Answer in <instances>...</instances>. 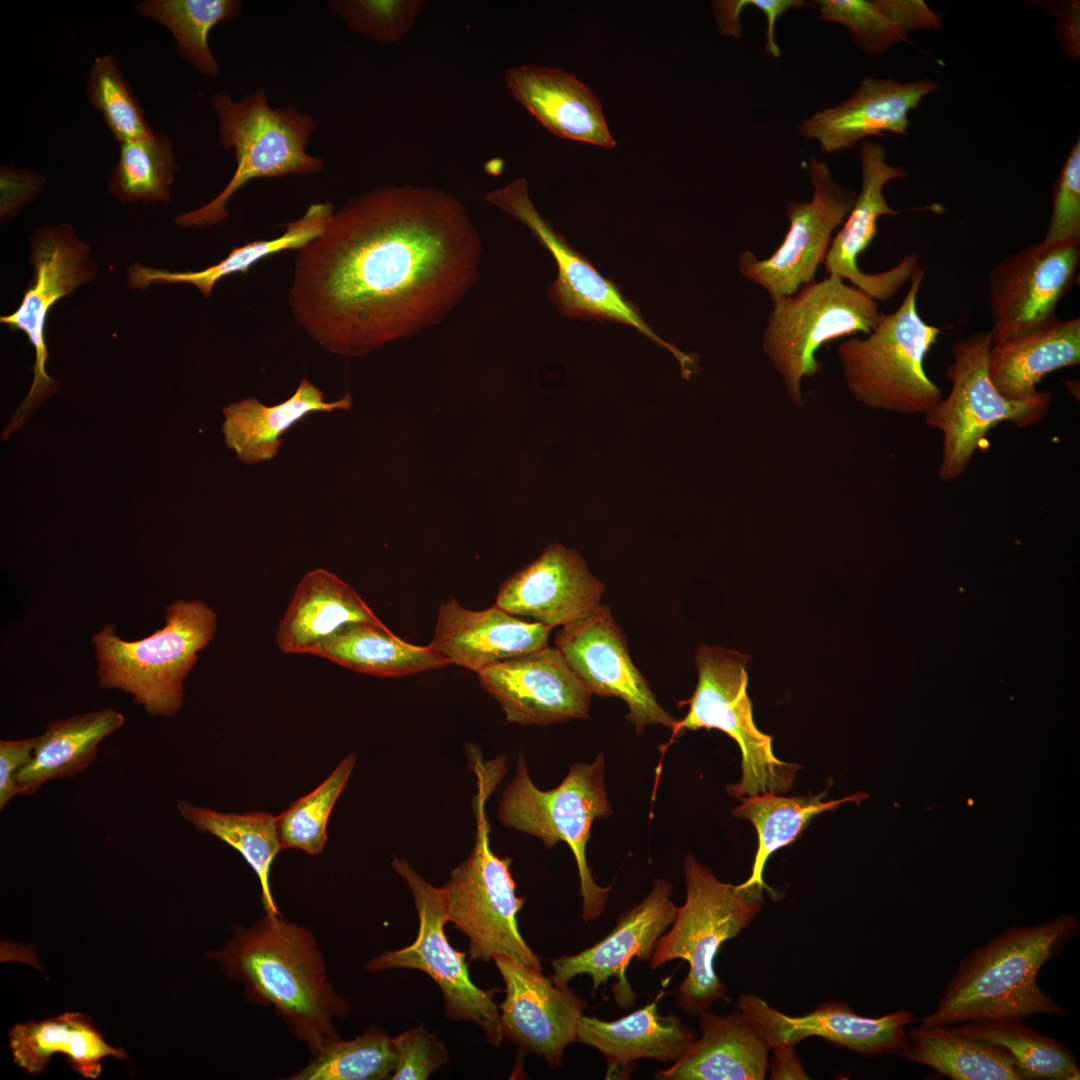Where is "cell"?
Listing matches in <instances>:
<instances>
[{
    "label": "cell",
    "mask_w": 1080,
    "mask_h": 1080,
    "mask_svg": "<svg viewBox=\"0 0 1080 1080\" xmlns=\"http://www.w3.org/2000/svg\"><path fill=\"white\" fill-rule=\"evenodd\" d=\"M299 251L288 294L295 321L354 357L440 323L477 281L482 243L455 196L401 185L351 198Z\"/></svg>",
    "instance_id": "obj_1"
},
{
    "label": "cell",
    "mask_w": 1080,
    "mask_h": 1080,
    "mask_svg": "<svg viewBox=\"0 0 1080 1080\" xmlns=\"http://www.w3.org/2000/svg\"><path fill=\"white\" fill-rule=\"evenodd\" d=\"M207 957L244 986L247 999L271 1006L311 1056L339 1038L334 1021L350 1012L349 1002L330 982L312 932L282 915L265 914L249 927L235 925L223 948Z\"/></svg>",
    "instance_id": "obj_2"
},
{
    "label": "cell",
    "mask_w": 1080,
    "mask_h": 1080,
    "mask_svg": "<svg viewBox=\"0 0 1080 1080\" xmlns=\"http://www.w3.org/2000/svg\"><path fill=\"white\" fill-rule=\"evenodd\" d=\"M1078 918L1062 914L1033 926L1017 925L961 959L937 1008L921 1026L1062 1015L1066 1010L1037 983L1041 967L1075 936Z\"/></svg>",
    "instance_id": "obj_3"
},
{
    "label": "cell",
    "mask_w": 1080,
    "mask_h": 1080,
    "mask_svg": "<svg viewBox=\"0 0 1080 1080\" xmlns=\"http://www.w3.org/2000/svg\"><path fill=\"white\" fill-rule=\"evenodd\" d=\"M210 105L218 119L220 144L234 152L236 169L211 201L177 215L178 226L205 228L222 223L229 217V200L252 179L313 175L325 168L322 158L307 152L316 122L296 106L273 108L262 88L237 101L220 91L212 96Z\"/></svg>",
    "instance_id": "obj_4"
},
{
    "label": "cell",
    "mask_w": 1080,
    "mask_h": 1080,
    "mask_svg": "<svg viewBox=\"0 0 1080 1080\" xmlns=\"http://www.w3.org/2000/svg\"><path fill=\"white\" fill-rule=\"evenodd\" d=\"M925 272V267H917L901 304L890 314L882 313L865 338H849L837 349L846 386L866 408L926 414L943 399L924 369L940 333L917 308Z\"/></svg>",
    "instance_id": "obj_5"
},
{
    "label": "cell",
    "mask_w": 1080,
    "mask_h": 1080,
    "mask_svg": "<svg viewBox=\"0 0 1080 1080\" xmlns=\"http://www.w3.org/2000/svg\"><path fill=\"white\" fill-rule=\"evenodd\" d=\"M498 763H477L475 767V844L442 887L447 920L468 937L470 960L489 962L502 956L542 971L540 958L518 929L516 917L525 898L515 893L512 859L500 858L490 847L485 803L504 773V765Z\"/></svg>",
    "instance_id": "obj_6"
},
{
    "label": "cell",
    "mask_w": 1080,
    "mask_h": 1080,
    "mask_svg": "<svg viewBox=\"0 0 1080 1080\" xmlns=\"http://www.w3.org/2000/svg\"><path fill=\"white\" fill-rule=\"evenodd\" d=\"M216 613L204 602L178 599L165 611V624L134 641L106 625L92 638L99 685L119 689L152 716H171L183 702L184 681L214 637Z\"/></svg>",
    "instance_id": "obj_7"
},
{
    "label": "cell",
    "mask_w": 1080,
    "mask_h": 1080,
    "mask_svg": "<svg viewBox=\"0 0 1080 1080\" xmlns=\"http://www.w3.org/2000/svg\"><path fill=\"white\" fill-rule=\"evenodd\" d=\"M684 871L685 903L678 907L649 965L656 969L675 959L688 962L677 1004L685 1013L696 1015L725 999L726 986L716 974L715 958L722 944L737 937L761 911L764 888L722 882L692 854L685 859Z\"/></svg>",
    "instance_id": "obj_8"
},
{
    "label": "cell",
    "mask_w": 1080,
    "mask_h": 1080,
    "mask_svg": "<svg viewBox=\"0 0 1080 1080\" xmlns=\"http://www.w3.org/2000/svg\"><path fill=\"white\" fill-rule=\"evenodd\" d=\"M612 813L604 781V756L592 763H574L563 781L543 791L532 782L523 755L518 756L516 774L506 786L498 806V818L509 828L540 838L547 848L565 842L578 868L582 897V919L600 917L612 886H599L590 871L586 845L592 823Z\"/></svg>",
    "instance_id": "obj_9"
},
{
    "label": "cell",
    "mask_w": 1080,
    "mask_h": 1080,
    "mask_svg": "<svg viewBox=\"0 0 1080 1080\" xmlns=\"http://www.w3.org/2000/svg\"><path fill=\"white\" fill-rule=\"evenodd\" d=\"M772 302L762 352L797 407L804 406L803 381L823 366L816 358L818 350L858 332L867 335L882 314L876 300L838 276L826 275Z\"/></svg>",
    "instance_id": "obj_10"
},
{
    "label": "cell",
    "mask_w": 1080,
    "mask_h": 1080,
    "mask_svg": "<svg viewBox=\"0 0 1080 1080\" xmlns=\"http://www.w3.org/2000/svg\"><path fill=\"white\" fill-rule=\"evenodd\" d=\"M698 682L690 699L687 715L677 720L672 736L684 730L718 729L734 739L742 754V776L729 785L728 793L737 798L772 792L783 794L793 785L801 765L778 759L772 737L755 725L748 696L745 655L717 646L701 645L696 656Z\"/></svg>",
    "instance_id": "obj_11"
},
{
    "label": "cell",
    "mask_w": 1080,
    "mask_h": 1080,
    "mask_svg": "<svg viewBox=\"0 0 1080 1080\" xmlns=\"http://www.w3.org/2000/svg\"><path fill=\"white\" fill-rule=\"evenodd\" d=\"M989 331L973 333L954 343L946 376L952 387L925 415V423L943 435L939 478L952 481L966 469L988 431L1008 421L1024 428L1041 421L1052 403L1050 391L1015 401L1003 396L988 372L992 347Z\"/></svg>",
    "instance_id": "obj_12"
},
{
    "label": "cell",
    "mask_w": 1080,
    "mask_h": 1080,
    "mask_svg": "<svg viewBox=\"0 0 1080 1080\" xmlns=\"http://www.w3.org/2000/svg\"><path fill=\"white\" fill-rule=\"evenodd\" d=\"M392 867L413 895L419 919L418 935L411 945L386 950L372 958L366 969L378 972L408 968L426 973L442 991L446 1018L476 1023L489 1043L499 1045L504 1037L500 1011L493 998L501 989L484 990L476 986L469 976L466 953L449 943L444 932L448 920L443 889L428 883L404 860L394 859Z\"/></svg>",
    "instance_id": "obj_13"
},
{
    "label": "cell",
    "mask_w": 1080,
    "mask_h": 1080,
    "mask_svg": "<svg viewBox=\"0 0 1080 1080\" xmlns=\"http://www.w3.org/2000/svg\"><path fill=\"white\" fill-rule=\"evenodd\" d=\"M485 199L527 226L551 254L557 265L558 276L549 287L548 295L562 314L632 326L670 351L679 362L685 379H690L696 372L697 364L694 358L660 338L644 321L638 307L623 296L613 280L602 276L585 255L572 248L538 213L530 200L524 178L515 179L502 188L488 192Z\"/></svg>",
    "instance_id": "obj_14"
},
{
    "label": "cell",
    "mask_w": 1080,
    "mask_h": 1080,
    "mask_svg": "<svg viewBox=\"0 0 1080 1080\" xmlns=\"http://www.w3.org/2000/svg\"><path fill=\"white\" fill-rule=\"evenodd\" d=\"M29 244L33 278L20 305L11 314L1 316L0 321L11 332H23L33 346L34 378L28 395L3 432L5 438L23 425L60 385L45 369L49 355L45 328L50 309L58 300L71 295L96 276L90 246L78 238L69 224L36 228L29 237Z\"/></svg>",
    "instance_id": "obj_15"
},
{
    "label": "cell",
    "mask_w": 1080,
    "mask_h": 1080,
    "mask_svg": "<svg viewBox=\"0 0 1080 1080\" xmlns=\"http://www.w3.org/2000/svg\"><path fill=\"white\" fill-rule=\"evenodd\" d=\"M808 175L813 186L809 202L790 200L786 205L789 229L777 249L759 259L754 253L739 254L737 268L746 280L760 286L771 300L793 295L815 280L830 248L833 233L851 211L856 192L840 185L828 165L812 156Z\"/></svg>",
    "instance_id": "obj_16"
},
{
    "label": "cell",
    "mask_w": 1080,
    "mask_h": 1080,
    "mask_svg": "<svg viewBox=\"0 0 1080 1080\" xmlns=\"http://www.w3.org/2000/svg\"><path fill=\"white\" fill-rule=\"evenodd\" d=\"M1080 240L1032 244L989 271L992 344L1056 321V308L1078 277Z\"/></svg>",
    "instance_id": "obj_17"
},
{
    "label": "cell",
    "mask_w": 1080,
    "mask_h": 1080,
    "mask_svg": "<svg viewBox=\"0 0 1080 1080\" xmlns=\"http://www.w3.org/2000/svg\"><path fill=\"white\" fill-rule=\"evenodd\" d=\"M554 644L592 694L626 702L629 709L626 719L636 733L652 724L673 729L677 719L658 703L647 680L634 665L626 636L608 605L601 604L582 619L562 626Z\"/></svg>",
    "instance_id": "obj_18"
},
{
    "label": "cell",
    "mask_w": 1080,
    "mask_h": 1080,
    "mask_svg": "<svg viewBox=\"0 0 1080 1080\" xmlns=\"http://www.w3.org/2000/svg\"><path fill=\"white\" fill-rule=\"evenodd\" d=\"M860 166L861 190L833 237L823 265L827 276H838L874 300L886 302L911 280L919 266L918 254H906L896 266L878 273L863 271L858 261L877 235L879 217L901 213L888 205L883 189L889 181L905 177L906 172L888 164L885 148L870 140L861 142Z\"/></svg>",
    "instance_id": "obj_19"
},
{
    "label": "cell",
    "mask_w": 1080,
    "mask_h": 1080,
    "mask_svg": "<svg viewBox=\"0 0 1080 1080\" xmlns=\"http://www.w3.org/2000/svg\"><path fill=\"white\" fill-rule=\"evenodd\" d=\"M736 1007L751 1020L770 1051L795 1048L804 1039L817 1036L866 1056H902L910 1043L905 1027L914 1021L908 1009L871 1018L837 1001L821 1003L802 1016H790L751 994L741 995Z\"/></svg>",
    "instance_id": "obj_20"
},
{
    "label": "cell",
    "mask_w": 1080,
    "mask_h": 1080,
    "mask_svg": "<svg viewBox=\"0 0 1080 1080\" xmlns=\"http://www.w3.org/2000/svg\"><path fill=\"white\" fill-rule=\"evenodd\" d=\"M478 678L510 723L546 726L589 716L592 693L556 647L501 662Z\"/></svg>",
    "instance_id": "obj_21"
},
{
    "label": "cell",
    "mask_w": 1080,
    "mask_h": 1080,
    "mask_svg": "<svg viewBox=\"0 0 1080 1080\" xmlns=\"http://www.w3.org/2000/svg\"><path fill=\"white\" fill-rule=\"evenodd\" d=\"M505 983L498 1005L503 1037L522 1052L542 1056L550 1067L561 1064L565 1048L576 1041L586 1002L568 986L507 957L493 959Z\"/></svg>",
    "instance_id": "obj_22"
},
{
    "label": "cell",
    "mask_w": 1080,
    "mask_h": 1080,
    "mask_svg": "<svg viewBox=\"0 0 1080 1080\" xmlns=\"http://www.w3.org/2000/svg\"><path fill=\"white\" fill-rule=\"evenodd\" d=\"M671 893L666 880L656 879L643 901L622 914L607 936L577 954L554 958L553 982L565 987L575 976L587 974L592 979L594 997L600 985L615 977L612 991L616 1004L622 1008L633 1005L635 993L627 981L626 969L633 958L651 959L660 938L673 923L678 907Z\"/></svg>",
    "instance_id": "obj_23"
},
{
    "label": "cell",
    "mask_w": 1080,
    "mask_h": 1080,
    "mask_svg": "<svg viewBox=\"0 0 1080 1080\" xmlns=\"http://www.w3.org/2000/svg\"><path fill=\"white\" fill-rule=\"evenodd\" d=\"M604 591L576 550L554 543L501 584L495 604L519 618L562 627L595 611Z\"/></svg>",
    "instance_id": "obj_24"
},
{
    "label": "cell",
    "mask_w": 1080,
    "mask_h": 1080,
    "mask_svg": "<svg viewBox=\"0 0 1080 1080\" xmlns=\"http://www.w3.org/2000/svg\"><path fill=\"white\" fill-rule=\"evenodd\" d=\"M552 628L519 618L496 604L474 611L450 598L439 607L429 645L450 664L478 674L501 662L548 647Z\"/></svg>",
    "instance_id": "obj_25"
},
{
    "label": "cell",
    "mask_w": 1080,
    "mask_h": 1080,
    "mask_svg": "<svg viewBox=\"0 0 1080 1080\" xmlns=\"http://www.w3.org/2000/svg\"><path fill=\"white\" fill-rule=\"evenodd\" d=\"M937 88L930 79L901 83L865 77L848 99L803 119L798 130L804 138L817 140L826 153L850 149L868 136L885 132L906 135L909 113Z\"/></svg>",
    "instance_id": "obj_26"
},
{
    "label": "cell",
    "mask_w": 1080,
    "mask_h": 1080,
    "mask_svg": "<svg viewBox=\"0 0 1080 1080\" xmlns=\"http://www.w3.org/2000/svg\"><path fill=\"white\" fill-rule=\"evenodd\" d=\"M510 94L556 137L614 148L601 102L574 75L559 68L520 65L507 69Z\"/></svg>",
    "instance_id": "obj_27"
},
{
    "label": "cell",
    "mask_w": 1080,
    "mask_h": 1080,
    "mask_svg": "<svg viewBox=\"0 0 1080 1080\" xmlns=\"http://www.w3.org/2000/svg\"><path fill=\"white\" fill-rule=\"evenodd\" d=\"M660 992L654 1001L614 1021L582 1015L576 1041L599 1050L607 1063L606 1079L628 1078L641 1059L677 1061L695 1041V1032L681 1018L658 1012Z\"/></svg>",
    "instance_id": "obj_28"
},
{
    "label": "cell",
    "mask_w": 1080,
    "mask_h": 1080,
    "mask_svg": "<svg viewBox=\"0 0 1080 1080\" xmlns=\"http://www.w3.org/2000/svg\"><path fill=\"white\" fill-rule=\"evenodd\" d=\"M699 1015L701 1037L665 1070L659 1080H763L770 1052L751 1020L740 1010L720 1016Z\"/></svg>",
    "instance_id": "obj_29"
},
{
    "label": "cell",
    "mask_w": 1080,
    "mask_h": 1080,
    "mask_svg": "<svg viewBox=\"0 0 1080 1080\" xmlns=\"http://www.w3.org/2000/svg\"><path fill=\"white\" fill-rule=\"evenodd\" d=\"M381 623L357 591L334 573L316 568L296 586L276 630L289 654H312L318 645L352 623Z\"/></svg>",
    "instance_id": "obj_30"
},
{
    "label": "cell",
    "mask_w": 1080,
    "mask_h": 1080,
    "mask_svg": "<svg viewBox=\"0 0 1080 1080\" xmlns=\"http://www.w3.org/2000/svg\"><path fill=\"white\" fill-rule=\"evenodd\" d=\"M1080 364V318L1057 319L1038 330L992 345L988 372L1006 398L1022 401L1039 394L1047 374Z\"/></svg>",
    "instance_id": "obj_31"
},
{
    "label": "cell",
    "mask_w": 1080,
    "mask_h": 1080,
    "mask_svg": "<svg viewBox=\"0 0 1080 1080\" xmlns=\"http://www.w3.org/2000/svg\"><path fill=\"white\" fill-rule=\"evenodd\" d=\"M8 1039L14 1062L31 1075L43 1072L55 1054H62L76 1073L88 1079L101 1075L104 1058H127L123 1049L105 1040L90 1017L79 1012L17 1023Z\"/></svg>",
    "instance_id": "obj_32"
},
{
    "label": "cell",
    "mask_w": 1080,
    "mask_h": 1080,
    "mask_svg": "<svg viewBox=\"0 0 1080 1080\" xmlns=\"http://www.w3.org/2000/svg\"><path fill=\"white\" fill-rule=\"evenodd\" d=\"M352 396L326 402L321 389L304 378L287 400L266 406L256 398H246L223 408L222 431L227 447L245 464L268 461L278 454L282 436L312 412L349 410Z\"/></svg>",
    "instance_id": "obj_33"
},
{
    "label": "cell",
    "mask_w": 1080,
    "mask_h": 1080,
    "mask_svg": "<svg viewBox=\"0 0 1080 1080\" xmlns=\"http://www.w3.org/2000/svg\"><path fill=\"white\" fill-rule=\"evenodd\" d=\"M124 722L123 714L112 708L51 721L37 736L32 758L16 778L20 795H33L48 781L74 778L85 771L100 742Z\"/></svg>",
    "instance_id": "obj_34"
},
{
    "label": "cell",
    "mask_w": 1080,
    "mask_h": 1080,
    "mask_svg": "<svg viewBox=\"0 0 1080 1080\" xmlns=\"http://www.w3.org/2000/svg\"><path fill=\"white\" fill-rule=\"evenodd\" d=\"M334 211L330 202L313 203L299 219L285 223L286 230L280 236L235 247L225 258L200 271H169L135 263L128 269V285L143 290L152 285L190 284L208 298L219 280L235 273L245 274L254 264L276 253L305 248L323 232Z\"/></svg>",
    "instance_id": "obj_35"
},
{
    "label": "cell",
    "mask_w": 1080,
    "mask_h": 1080,
    "mask_svg": "<svg viewBox=\"0 0 1080 1080\" xmlns=\"http://www.w3.org/2000/svg\"><path fill=\"white\" fill-rule=\"evenodd\" d=\"M311 655L353 671L400 677L450 665L434 649L410 644L381 623H352L327 638Z\"/></svg>",
    "instance_id": "obj_36"
},
{
    "label": "cell",
    "mask_w": 1080,
    "mask_h": 1080,
    "mask_svg": "<svg viewBox=\"0 0 1080 1080\" xmlns=\"http://www.w3.org/2000/svg\"><path fill=\"white\" fill-rule=\"evenodd\" d=\"M901 1056L929 1066L953 1080H1024L1010 1053L999 1045L954 1033L947 1027L919 1026L908 1031Z\"/></svg>",
    "instance_id": "obj_37"
},
{
    "label": "cell",
    "mask_w": 1080,
    "mask_h": 1080,
    "mask_svg": "<svg viewBox=\"0 0 1080 1080\" xmlns=\"http://www.w3.org/2000/svg\"><path fill=\"white\" fill-rule=\"evenodd\" d=\"M866 797L864 793H856L842 799L824 800L825 792L793 797L766 792L741 799V805L732 811V815L752 822L758 834V849L749 878L739 885L759 886L771 891L763 880V873L767 859L775 851L794 842L821 813L832 811L845 802L858 803Z\"/></svg>",
    "instance_id": "obj_38"
},
{
    "label": "cell",
    "mask_w": 1080,
    "mask_h": 1080,
    "mask_svg": "<svg viewBox=\"0 0 1080 1080\" xmlns=\"http://www.w3.org/2000/svg\"><path fill=\"white\" fill-rule=\"evenodd\" d=\"M177 809L200 832L216 836L240 853L258 877L264 913L281 915L270 887L272 863L283 850L276 817L265 812L222 813L186 801H179Z\"/></svg>",
    "instance_id": "obj_39"
},
{
    "label": "cell",
    "mask_w": 1080,
    "mask_h": 1080,
    "mask_svg": "<svg viewBox=\"0 0 1080 1080\" xmlns=\"http://www.w3.org/2000/svg\"><path fill=\"white\" fill-rule=\"evenodd\" d=\"M136 13L167 28L176 42V52L208 78H217L220 65L208 42L210 31L219 23L236 20L242 10L239 0H143Z\"/></svg>",
    "instance_id": "obj_40"
},
{
    "label": "cell",
    "mask_w": 1080,
    "mask_h": 1080,
    "mask_svg": "<svg viewBox=\"0 0 1080 1080\" xmlns=\"http://www.w3.org/2000/svg\"><path fill=\"white\" fill-rule=\"evenodd\" d=\"M950 1031L1005 1048L1024 1080H1075V1055L1060 1041L1039 1034L1022 1019L967 1021Z\"/></svg>",
    "instance_id": "obj_41"
},
{
    "label": "cell",
    "mask_w": 1080,
    "mask_h": 1080,
    "mask_svg": "<svg viewBox=\"0 0 1080 1080\" xmlns=\"http://www.w3.org/2000/svg\"><path fill=\"white\" fill-rule=\"evenodd\" d=\"M119 145V158L108 180L113 196L124 204L169 202L178 170L171 139L153 132Z\"/></svg>",
    "instance_id": "obj_42"
},
{
    "label": "cell",
    "mask_w": 1080,
    "mask_h": 1080,
    "mask_svg": "<svg viewBox=\"0 0 1080 1080\" xmlns=\"http://www.w3.org/2000/svg\"><path fill=\"white\" fill-rule=\"evenodd\" d=\"M397 1061L392 1037L378 1027L351 1040L341 1037L325 1044L290 1080L390 1079Z\"/></svg>",
    "instance_id": "obj_43"
},
{
    "label": "cell",
    "mask_w": 1080,
    "mask_h": 1080,
    "mask_svg": "<svg viewBox=\"0 0 1080 1080\" xmlns=\"http://www.w3.org/2000/svg\"><path fill=\"white\" fill-rule=\"evenodd\" d=\"M355 761L353 754L346 756L317 788L293 801L276 817L282 849H299L310 855L323 850L330 814L349 780Z\"/></svg>",
    "instance_id": "obj_44"
},
{
    "label": "cell",
    "mask_w": 1080,
    "mask_h": 1080,
    "mask_svg": "<svg viewBox=\"0 0 1080 1080\" xmlns=\"http://www.w3.org/2000/svg\"><path fill=\"white\" fill-rule=\"evenodd\" d=\"M86 96L119 143L154 132L112 54L105 53L94 58L88 71Z\"/></svg>",
    "instance_id": "obj_45"
},
{
    "label": "cell",
    "mask_w": 1080,
    "mask_h": 1080,
    "mask_svg": "<svg viewBox=\"0 0 1080 1080\" xmlns=\"http://www.w3.org/2000/svg\"><path fill=\"white\" fill-rule=\"evenodd\" d=\"M347 27L367 39L393 44L404 38L424 8L422 0H328Z\"/></svg>",
    "instance_id": "obj_46"
},
{
    "label": "cell",
    "mask_w": 1080,
    "mask_h": 1080,
    "mask_svg": "<svg viewBox=\"0 0 1080 1080\" xmlns=\"http://www.w3.org/2000/svg\"><path fill=\"white\" fill-rule=\"evenodd\" d=\"M818 19L843 25L855 44L865 53L878 55L899 42L908 41V32L892 20L877 0H819Z\"/></svg>",
    "instance_id": "obj_47"
},
{
    "label": "cell",
    "mask_w": 1080,
    "mask_h": 1080,
    "mask_svg": "<svg viewBox=\"0 0 1080 1080\" xmlns=\"http://www.w3.org/2000/svg\"><path fill=\"white\" fill-rule=\"evenodd\" d=\"M1080 240V142L1071 149L1054 185L1044 244Z\"/></svg>",
    "instance_id": "obj_48"
},
{
    "label": "cell",
    "mask_w": 1080,
    "mask_h": 1080,
    "mask_svg": "<svg viewBox=\"0 0 1080 1080\" xmlns=\"http://www.w3.org/2000/svg\"><path fill=\"white\" fill-rule=\"evenodd\" d=\"M392 1042L397 1055L392 1080H425L448 1062V1050L423 1023L404 1031Z\"/></svg>",
    "instance_id": "obj_49"
},
{
    "label": "cell",
    "mask_w": 1080,
    "mask_h": 1080,
    "mask_svg": "<svg viewBox=\"0 0 1080 1080\" xmlns=\"http://www.w3.org/2000/svg\"><path fill=\"white\" fill-rule=\"evenodd\" d=\"M46 178L30 169L13 165L0 167L1 222H6L44 188Z\"/></svg>",
    "instance_id": "obj_50"
},
{
    "label": "cell",
    "mask_w": 1080,
    "mask_h": 1080,
    "mask_svg": "<svg viewBox=\"0 0 1080 1080\" xmlns=\"http://www.w3.org/2000/svg\"><path fill=\"white\" fill-rule=\"evenodd\" d=\"M37 737L0 741V809L20 795L16 778L30 762Z\"/></svg>",
    "instance_id": "obj_51"
},
{
    "label": "cell",
    "mask_w": 1080,
    "mask_h": 1080,
    "mask_svg": "<svg viewBox=\"0 0 1080 1080\" xmlns=\"http://www.w3.org/2000/svg\"><path fill=\"white\" fill-rule=\"evenodd\" d=\"M886 14L907 32L941 28V16L920 0H877Z\"/></svg>",
    "instance_id": "obj_52"
},
{
    "label": "cell",
    "mask_w": 1080,
    "mask_h": 1080,
    "mask_svg": "<svg viewBox=\"0 0 1080 1080\" xmlns=\"http://www.w3.org/2000/svg\"><path fill=\"white\" fill-rule=\"evenodd\" d=\"M809 4L803 0H747V6L759 9L766 18L765 53L775 59L781 57V49L775 41V23L778 17L790 9H800Z\"/></svg>",
    "instance_id": "obj_53"
},
{
    "label": "cell",
    "mask_w": 1080,
    "mask_h": 1080,
    "mask_svg": "<svg viewBox=\"0 0 1080 1080\" xmlns=\"http://www.w3.org/2000/svg\"><path fill=\"white\" fill-rule=\"evenodd\" d=\"M772 1052L773 1057L769 1061L768 1069L771 1079H809L795 1048H780Z\"/></svg>",
    "instance_id": "obj_54"
},
{
    "label": "cell",
    "mask_w": 1080,
    "mask_h": 1080,
    "mask_svg": "<svg viewBox=\"0 0 1080 1080\" xmlns=\"http://www.w3.org/2000/svg\"><path fill=\"white\" fill-rule=\"evenodd\" d=\"M745 7H747L746 0H725L712 3L713 13L722 35L741 38L740 14Z\"/></svg>",
    "instance_id": "obj_55"
}]
</instances>
